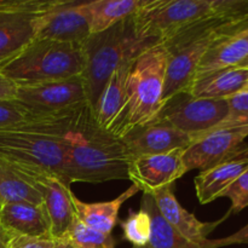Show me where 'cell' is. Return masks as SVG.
<instances>
[{"label":"cell","mask_w":248,"mask_h":248,"mask_svg":"<svg viewBox=\"0 0 248 248\" xmlns=\"http://www.w3.org/2000/svg\"><path fill=\"white\" fill-rule=\"evenodd\" d=\"M208 17H215L212 0H143L131 18L138 35L159 44Z\"/></svg>","instance_id":"52a82bcc"},{"label":"cell","mask_w":248,"mask_h":248,"mask_svg":"<svg viewBox=\"0 0 248 248\" xmlns=\"http://www.w3.org/2000/svg\"><path fill=\"white\" fill-rule=\"evenodd\" d=\"M17 86L0 72V101L15 99Z\"/></svg>","instance_id":"d6a6232c"},{"label":"cell","mask_w":248,"mask_h":248,"mask_svg":"<svg viewBox=\"0 0 248 248\" xmlns=\"http://www.w3.org/2000/svg\"><path fill=\"white\" fill-rule=\"evenodd\" d=\"M2 207H4V203L1 202V200H0V216H1V211H2Z\"/></svg>","instance_id":"74e56055"},{"label":"cell","mask_w":248,"mask_h":248,"mask_svg":"<svg viewBox=\"0 0 248 248\" xmlns=\"http://www.w3.org/2000/svg\"><path fill=\"white\" fill-rule=\"evenodd\" d=\"M241 92H248V81L246 82V85H245V87H244V90H242Z\"/></svg>","instance_id":"8d00e7d4"},{"label":"cell","mask_w":248,"mask_h":248,"mask_svg":"<svg viewBox=\"0 0 248 248\" xmlns=\"http://www.w3.org/2000/svg\"><path fill=\"white\" fill-rule=\"evenodd\" d=\"M65 145V184L74 182L99 184L128 179L130 155L123 140L103 130L91 104L75 109L63 131Z\"/></svg>","instance_id":"6da1fadb"},{"label":"cell","mask_w":248,"mask_h":248,"mask_svg":"<svg viewBox=\"0 0 248 248\" xmlns=\"http://www.w3.org/2000/svg\"><path fill=\"white\" fill-rule=\"evenodd\" d=\"M156 205L157 211L164 218L165 222L173 228L179 235L184 239L189 240L193 244L203 247V244L208 239V235L220 224L224 219L229 217L225 216L223 219L212 223H205L199 220L193 213L186 211L178 200L176 199L173 191V184L167 186L165 188L159 189L150 194Z\"/></svg>","instance_id":"2e32d148"},{"label":"cell","mask_w":248,"mask_h":248,"mask_svg":"<svg viewBox=\"0 0 248 248\" xmlns=\"http://www.w3.org/2000/svg\"><path fill=\"white\" fill-rule=\"evenodd\" d=\"M0 200L4 205L29 202L41 205V195L26 178L0 162Z\"/></svg>","instance_id":"d4e9b609"},{"label":"cell","mask_w":248,"mask_h":248,"mask_svg":"<svg viewBox=\"0 0 248 248\" xmlns=\"http://www.w3.org/2000/svg\"><path fill=\"white\" fill-rule=\"evenodd\" d=\"M234 245H248V224L229 236L222 239H207L203 244V248H222Z\"/></svg>","instance_id":"4dcf8cb0"},{"label":"cell","mask_w":248,"mask_h":248,"mask_svg":"<svg viewBox=\"0 0 248 248\" xmlns=\"http://www.w3.org/2000/svg\"><path fill=\"white\" fill-rule=\"evenodd\" d=\"M248 126L218 128L196 138L183 154L186 172L191 170L206 171L208 169L230 161L248 157Z\"/></svg>","instance_id":"30bf717a"},{"label":"cell","mask_w":248,"mask_h":248,"mask_svg":"<svg viewBox=\"0 0 248 248\" xmlns=\"http://www.w3.org/2000/svg\"><path fill=\"white\" fill-rule=\"evenodd\" d=\"M229 114L227 99L195 98L179 93L165 102L156 120L173 126L194 140L219 125Z\"/></svg>","instance_id":"9c48e42d"},{"label":"cell","mask_w":248,"mask_h":248,"mask_svg":"<svg viewBox=\"0 0 248 248\" xmlns=\"http://www.w3.org/2000/svg\"><path fill=\"white\" fill-rule=\"evenodd\" d=\"M0 162L19 173L47 174L65 184L64 143L23 125L0 130Z\"/></svg>","instance_id":"8992f818"},{"label":"cell","mask_w":248,"mask_h":248,"mask_svg":"<svg viewBox=\"0 0 248 248\" xmlns=\"http://www.w3.org/2000/svg\"><path fill=\"white\" fill-rule=\"evenodd\" d=\"M17 172V171H16ZM41 195V205L50 223V234L53 241H61L77 222L73 191L58 178L41 173H19Z\"/></svg>","instance_id":"4fadbf2b"},{"label":"cell","mask_w":248,"mask_h":248,"mask_svg":"<svg viewBox=\"0 0 248 248\" xmlns=\"http://www.w3.org/2000/svg\"><path fill=\"white\" fill-rule=\"evenodd\" d=\"M237 68H241V69H246V70H248V56L246 58H245L244 61H242L241 63H239V64L236 65Z\"/></svg>","instance_id":"d590c367"},{"label":"cell","mask_w":248,"mask_h":248,"mask_svg":"<svg viewBox=\"0 0 248 248\" xmlns=\"http://www.w3.org/2000/svg\"><path fill=\"white\" fill-rule=\"evenodd\" d=\"M56 241L51 239H38L28 236H14L6 248H52Z\"/></svg>","instance_id":"1f68e13d"},{"label":"cell","mask_w":248,"mask_h":248,"mask_svg":"<svg viewBox=\"0 0 248 248\" xmlns=\"http://www.w3.org/2000/svg\"><path fill=\"white\" fill-rule=\"evenodd\" d=\"M222 198H228L232 201V207L228 212L229 216L240 213L248 207V170L224 191Z\"/></svg>","instance_id":"f1b7e54d"},{"label":"cell","mask_w":248,"mask_h":248,"mask_svg":"<svg viewBox=\"0 0 248 248\" xmlns=\"http://www.w3.org/2000/svg\"><path fill=\"white\" fill-rule=\"evenodd\" d=\"M35 39L84 44L91 35L85 1L51 0L45 11L34 18Z\"/></svg>","instance_id":"7c38bea8"},{"label":"cell","mask_w":248,"mask_h":248,"mask_svg":"<svg viewBox=\"0 0 248 248\" xmlns=\"http://www.w3.org/2000/svg\"><path fill=\"white\" fill-rule=\"evenodd\" d=\"M132 248H142V247H132ZM143 248H145V247H143Z\"/></svg>","instance_id":"f35d334b"},{"label":"cell","mask_w":248,"mask_h":248,"mask_svg":"<svg viewBox=\"0 0 248 248\" xmlns=\"http://www.w3.org/2000/svg\"><path fill=\"white\" fill-rule=\"evenodd\" d=\"M247 56L248 31L246 27L232 35L218 40L201 61L194 79L216 70L236 67Z\"/></svg>","instance_id":"7402d4cb"},{"label":"cell","mask_w":248,"mask_h":248,"mask_svg":"<svg viewBox=\"0 0 248 248\" xmlns=\"http://www.w3.org/2000/svg\"><path fill=\"white\" fill-rule=\"evenodd\" d=\"M63 240H67L73 248H116L111 234L92 230L78 220Z\"/></svg>","instance_id":"4316f807"},{"label":"cell","mask_w":248,"mask_h":248,"mask_svg":"<svg viewBox=\"0 0 248 248\" xmlns=\"http://www.w3.org/2000/svg\"><path fill=\"white\" fill-rule=\"evenodd\" d=\"M247 31H248V27H247Z\"/></svg>","instance_id":"ab89813d"},{"label":"cell","mask_w":248,"mask_h":248,"mask_svg":"<svg viewBox=\"0 0 248 248\" xmlns=\"http://www.w3.org/2000/svg\"><path fill=\"white\" fill-rule=\"evenodd\" d=\"M0 225L15 236L51 239L50 223L43 205L6 203L0 216Z\"/></svg>","instance_id":"e0dca14e"},{"label":"cell","mask_w":248,"mask_h":248,"mask_svg":"<svg viewBox=\"0 0 248 248\" xmlns=\"http://www.w3.org/2000/svg\"><path fill=\"white\" fill-rule=\"evenodd\" d=\"M15 101L29 119L53 118L90 104L82 75L45 84L17 86Z\"/></svg>","instance_id":"ba28073f"},{"label":"cell","mask_w":248,"mask_h":248,"mask_svg":"<svg viewBox=\"0 0 248 248\" xmlns=\"http://www.w3.org/2000/svg\"><path fill=\"white\" fill-rule=\"evenodd\" d=\"M140 191L136 186H131L120 196L110 201L103 202H84L73 194L72 200L74 206L75 217L79 223L96 232L111 234L118 223L119 212L125 201L135 196Z\"/></svg>","instance_id":"d6986e66"},{"label":"cell","mask_w":248,"mask_h":248,"mask_svg":"<svg viewBox=\"0 0 248 248\" xmlns=\"http://www.w3.org/2000/svg\"><path fill=\"white\" fill-rule=\"evenodd\" d=\"M167 52L155 44L133 62L127 80L126 102L111 135L123 138L154 120L164 106Z\"/></svg>","instance_id":"3957f363"},{"label":"cell","mask_w":248,"mask_h":248,"mask_svg":"<svg viewBox=\"0 0 248 248\" xmlns=\"http://www.w3.org/2000/svg\"><path fill=\"white\" fill-rule=\"evenodd\" d=\"M184 150L174 149L164 154L132 157L128 162V179L143 194H153L172 186L186 174L183 162Z\"/></svg>","instance_id":"5bb4252c"},{"label":"cell","mask_w":248,"mask_h":248,"mask_svg":"<svg viewBox=\"0 0 248 248\" xmlns=\"http://www.w3.org/2000/svg\"><path fill=\"white\" fill-rule=\"evenodd\" d=\"M15 235H12L11 232H9L0 225V248H6L7 244H9L10 240Z\"/></svg>","instance_id":"836d02e7"},{"label":"cell","mask_w":248,"mask_h":248,"mask_svg":"<svg viewBox=\"0 0 248 248\" xmlns=\"http://www.w3.org/2000/svg\"><path fill=\"white\" fill-rule=\"evenodd\" d=\"M121 140L130 159L142 155L164 154L174 149H186L194 142L189 135L156 119L130 131Z\"/></svg>","instance_id":"9a60e30c"},{"label":"cell","mask_w":248,"mask_h":248,"mask_svg":"<svg viewBox=\"0 0 248 248\" xmlns=\"http://www.w3.org/2000/svg\"><path fill=\"white\" fill-rule=\"evenodd\" d=\"M126 241L133 247H145L152 234V219L144 208L140 207L137 212L130 211L127 218L120 222Z\"/></svg>","instance_id":"484cf974"},{"label":"cell","mask_w":248,"mask_h":248,"mask_svg":"<svg viewBox=\"0 0 248 248\" xmlns=\"http://www.w3.org/2000/svg\"><path fill=\"white\" fill-rule=\"evenodd\" d=\"M157 44L136 31L131 16L102 33L90 35L84 43L85 80L89 102L93 108L108 78L115 69L135 62L144 51Z\"/></svg>","instance_id":"277c9868"},{"label":"cell","mask_w":248,"mask_h":248,"mask_svg":"<svg viewBox=\"0 0 248 248\" xmlns=\"http://www.w3.org/2000/svg\"><path fill=\"white\" fill-rule=\"evenodd\" d=\"M140 207L149 213L152 219V234L145 248H203L184 239L165 222L150 194H143Z\"/></svg>","instance_id":"cb8c5ba5"},{"label":"cell","mask_w":248,"mask_h":248,"mask_svg":"<svg viewBox=\"0 0 248 248\" xmlns=\"http://www.w3.org/2000/svg\"><path fill=\"white\" fill-rule=\"evenodd\" d=\"M51 0H0V67L35 39L34 18Z\"/></svg>","instance_id":"8fae6325"},{"label":"cell","mask_w":248,"mask_h":248,"mask_svg":"<svg viewBox=\"0 0 248 248\" xmlns=\"http://www.w3.org/2000/svg\"><path fill=\"white\" fill-rule=\"evenodd\" d=\"M247 81L248 70L225 68L194 79L186 93L195 98L227 99L240 93Z\"/></svg>","instance_id":"ffe728a7"},{"label":"cell","mask_w":248,"mask_h":248,"mask_svg":"<svg viewBox=\"0 0 248 248\" xmlns=\"http://www.w3.org/2000/svg\"><path fill=\"white\" fill-rule=\"evenodd\" d=\"M28 120L27 113L15 99L0 101V130L15 127Z\"/></svg>","instance_id":"f546056e"},{"label":"cell","mask_w":248,"mask_h":248,"mask_svg":"<svg viewBox=\"0 0 248 248\" xmlns=\"http://www.w3.org/2000/svg\"><path fill=\"white\" fill-rule=\"evenodd\" d=\"M132 64L133 62L127 63L114 70L104 84L93 107L96 123L108 132H111L118 123L125 106L127 80Z\"/></svg>","instance_id":"ac0fdd59"},{"label":"cell","mask_w":248,"mask_h":248,"mask_svg":"<svg viewBox=\"0 0 248 248\" xmlns=\"http://www.w3.org/2000/svg\"><path fill=\"white\" fill-rule=\"evenodd\" d=\"M248 27V19L208 17L189 24L161 41L167 52L164 104L172 97L186 93L201 61L220 39Z\"/></svg>","instance_id":"7a4b0ae2"},{"label":"cell","mask_w":248,"mask_h":248,"mask_svg":"<svg viewBox=\"0 0 248 248\" xmlns=\"http://www.w3.org/2000/svg\"><path fill=\"white\" fill-rule=\"evenodd\" d=\"M227 102L229 106V114L213 130L248 126V92H240L234 94L227 98Z\"/></svg>","instance_id":"83f0119b"},{"label":"cell","mask_w":248,"mask_h":248,"mask_svg":"<svg viewBox=\"0 0 248 248\" xmlns=\"http://www.w3.org/2000/svg\"><path fill=\"white\" fill-rule=\"evenodd\" d=\"M247 170L248 157H241L201 171L194 178L198 200L201 205H207L222 198L224 191Z\"/></svg>","instance_id":"44dd1931"},{"label":"cell","mask_w":248,"mask_h":248,"mask_svg":"<svg viewBox=\"0 0 248 248\" xmlns=\"http://www.w3.org/2000/svg\"><path fill=\"white\" fill-rule=\"evenodd\" d=\"M85 70L84 44L34 39L0 72L16 86L80 77Z\"/></svg>","instance_id":"5b68a950"},{"label":"cell","mask_w":248,"mask_h":248,"mask_svg":"<svg viewBox=\"0 0 248 248\" xmlns=\"http://www.w3.org/2000/svg\"><path fill=\"white\" fill-rule=\"evenodd\" d=\"M143 0H92L85 1L91 35L102 33L137 12Z\"/></svg>","instance_id":"603a6c76"},{"label":"cell","mask_w":248,"mask_h":248,"mask_svg":"<svg viewBox=\"0 0 248 248\" xmlns=\"http://www.w3.org/2000/svg\"><path fill=\"white\" fill-rule=\"evenodd\" d=\"M52 248H73V246L67 240H61V241H56L55 246Z\"/></svg>","instance_id":"e575fe53"}]
</instances>
